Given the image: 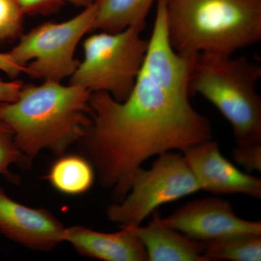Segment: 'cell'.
<instances>
[{
    "instance_id": "6da1fadb",
    "label": "cell",
    "mask_w": 261,
    "mask_h": 261,
    "mask_svg": "<svg viewBox=\"0 0 261 261\" xmlns=\"http://www.w3.org/2000/svg\"><path fill=\"white\" fill-rule=\"evenodd\" d=\"M190 99L159 87L142 70L123 102L107 92L91 93V123L80 142L113 202L126 197L147 160L213 139L211 121Z\"/></svg>"
},
{
    "instance_id": "7a4b0ae2",
    "label": "cell",
    "mask_w": 261,
    "mask_h": 261,
    "mask_svg": "<svg viewBox=\"0 0 261 261\" xmlns=\"http://www.w3.org/2000/svg\"><path fill=\"white\" fill-rule=\"evenodd\" d=\"M90 95L73 84H23L16 100L0 102V121L13 130L29 166L41 151L62 155L82 140L91 123Z\"/></svg>"
},
{
    "instance_id": "3957f363",
    "label": "cell",
    "mask_w": 261,
    "mask_h": 261,
    "mask_svg": "<svg viewBox=\"0 0 261 261\" xmlns=\"http://www.w3.org/2000/svg\"><path fill=\"white\" fill-rule=\"evenodd\" d=\"M168 37L184 56H232L260 42L261 0H164Z\"/></svg>"
},
{
    "instance_id": "277c9868",
    "label": "cell",
    "mask_w": 261,
    "mask_h": 261,
    "mask_svg": "<svg viewBox=\"0 0 261 261\" xmlns=\"http://www.w3.org/2000/svg\"><path fill=\"white\" fill-rule=\"evenodd\" d=\"M261 67L245 57H192L188 90L214 105L232 128L237 145L261 143Z\"/></svg>"
},
{
    "instance_id": "5b68a950",
    "label": "cell",
    "mask_w": 261,
    "mask_h": 261,
    "mask_svg": "<svg viewBox=\"0 0 261 261\" xmlns=\"http://www.w3.org/2000/svg\"><path fill=\"white\" fill-rule=\"evenodd\" d=\"M142 29L129 27L118 32H99L84 41V60L70 77V84L91 93L107 92L123 102L140 74L148 41Z\"/></svg>"
},
{
    "instance_id": "8992f818",
    "label": "cell",
    "mask_w": 261,
    "mask_h": 261,
    "mask_svg": "<svg viewBox=\"0 0 261 261\" xmlns=\"http://www.w3.org/2000/svg\"><path fill=\"white\" fill-rule=\"evenodd\" d=\"M96 10L94 3L66 21L41 24L22 34L8 53L32 78L61 83L71 76L80 63L75 58V49L84 36L91 32Z\"/></svg>"
},
{
    "instance_id": "52a82bcc",
    "label": "cell",
    "mask_w": 261,
    "mask_h": 261,
    "mask_svg": "<svg viewBox=\"0 0 261 261\" xmlns=\"http://www.w3.org/2000/svg\"><path fill=\"white\" fill-rule=\"evenodd\" d=\"M149 169L140 167L129 191L107 209V217L120 228H136L160 206L200 191V187L183 154H160Z\"/></svg>"
},
{
    "instance_id": "ba28073f",
    "label": "cell",
    "mask_w": 261,
    "mask_h": 261,
    "mask_svg": "<svg viewBox=\"0 0 261 261\" xmlns=\"http://www.w3.org/2000/svg\"><path fill=\"white\" fill-rule=\"evenodd\" d=\"M163 224L185 236L208 243L236 234H261L260 221H248L235 214L231 202L218 197H207L190 201L167 217H161Z\"/></svg>"
},
{
    "instance_id": "9c48e42d",
    "label": "cell",
    "mask_w": 261,
    "mask_h": 261,
    "mask_svg": "<svg viewBox=\"0 0 261 261\" xmlns=\"http://www.w3.org/2000/svg\"><path fill=\"white\" fill-rule=\"evenodd\" d=\"M181 152L201 190L214 195L243 194L260 199V178L243 172L230 162L216 141L211 139Z\"/></svg>"
},
{
    "instance_id": "30bf717a",
    "label": "cell",
    "mask_w": 261,
    "mask_h": 261,
    "mask_svg": "<svg viewBox=\"0 0 261 261\" xmlns=\"http://www.w3.org/2000/svg\"><path fill=\"white\" fill-rule=\"evenodd\" d=\"M65 228L44 208H32L12 200L0 186V233L35 250L49 251L64 242Z\"/></svg>"
},
{
    "instance_id": "8fae6325",
    "label": "cell",
    "mask_w": 261,
    "mask_h": 261,
    "mask_svg": "<svg viewBox=\"0 0 261 261\" xmlns=\"http://www.w3.org/2000/svg\"><path fill=\"white\" fill-rule=\"evenodd\" d=\"M156 14L142 71L163 89L190 97L192 57L178 54L170 42L164 0H156Z\"/></svg>"
},
{
    "instance_id": "7c38bea8",
    "label": "cell",
    "mask_w": 261,
    "mask_h": 261,
    "mask_svg": "<svg viewBox=\"0 0 261 261\" xmlns=\"http://www.w3.org/2000/svg\"><path fill=\"white\" fill-rule=\"evenodd\" d=\"M115 233L93 231L84 226L65 228L64 242L84 256L105 261H148L147 252L133 228Z\"/></svg>"
},
{
    "instance_id": "4fadbf2b",
    "label": "cell",
    "mask_w": 261,
    "mask_h": 261,
    "mask_svg": "<svg viewBox=\"0 0 261 261\" xmlns=\"http://www.w3.org/2000/svg\"><path fill=\"white\" fill-rule=\"evenodd\" d=\"M152 215L148 225L133 228L145 247L148 261H206L205 243L163 224L157 211Z\"/></svg>"
},
{
    "instance_id": "5bb4252c",
    "label": "cell",
    "mask_w": 261,
    "mask_h": 261,
    "mask_svg": "<svg viewBox=\"0 0 261 261\" xmlns=\"http://www.w3.org/2000/svg\"><path fill=\"white\" fill-rule=\"evenodd\" d=\"M155 0H99L91 32H118L129 27L143 30Z\"/></svg>"
},
{
    "instance_id": "9a60e30c",
    "label": "cell",
    "mask_w": 261,
    "mask_h": 261,
    "mask_svg": "<svg viewBox=\"0 0 261 261\" xmlns=\"http://www.w3.org/2000/svg\"><path fill=\"white\" fill-rule=\"evenodd\" d=\"M46 178L57 191L67 195H80L92 188L95 171L87 158L63 154L51 165Z\"/></svg>"
},
{
    "instance_id": "2e32d148",
    "label": "cell",
    "mask_w": 261,
    "mask_h": 261,
    "mask_svg": "<svg viewBox=\"0 0 261 261\" xmlns=\"http://www.w3.org/2000/svg\"><path fill=\"white\" fill-rule=\"evenodd\" d=\"M205 244L206 261L261 260V234L236 233Z\"/></svg>"
},
{
    "instance_id": "e0dca14e",
    "label": "cell",
    "mask_w": 261,
    "mask_h": 261,
    "mask_svg": "<svg viewBox=\"0 0 261 261\" xmlns=\"http://www.w3.org/2000/svg\"><path fill=\"white\" fill-rule=\"evenodd\" d=\"M13 164L29 166L25 158L15 143L13 130L4 122L0 121V175L8 181L17 183L18 177L10 171Z\"/></svg>"
},
{
    "instance_id": "ac0fdd59",
    "label": "cell",
    "mask_w": 261,
    "mask_h": 261,
    "mask_svg": "<svg viewBox=\"0 0 261 261\" xmlns=\"http://www.w3.org/2000/svg\"><path fill=\"white\" fill-rule=\"evenodd\" d=\"M24 16L15 0H0V44L22 35Z\"/></svg>"
},
{
    "instance_id": "d6986e66",
    "label": "cell",
    "mask_w": 261,
    "mask_h": 261,
    "mask_svg": "<svg viewBox=\"0 0 261 261\" xmlns=\"http://www.w3.org/2000/svg\"><path fill=\"white\" fill-rule=\"evenodd\" d=\"M235 162L247 171H261V143L237 145L232 149Z\"/></svg>"
},
{
    "instance_id": "ffe728a7",
    "label": "cell",
    "mask_w": 261,
    "mask_h": 261,
    "mask_svg": "<svg viewBox=\"0 0 261 261\" xmlns=\"http://www.w3.org/2000/svg\"><path fill=\"white\" fill-rule=\"evenodd\" d=\"M24 15H49L59 11L63 0H15Z\"/></svg>"
},
{
    "instance_id": "44dd1931",
    "label": "cell",
    "mask_w": 261,
    "mask_h": 261,
    "mask_svg": "<svg viewBox=\"0 0 261 261\" xmlns=\"http://www.w3.org/2000/svg\"><path fill=\"white\" fill-rule=\"evenodd\" d=\"M23 84L20 81L5 82L0 79V102H12L16 100Z\"/></svg>"
},
{
    "instance_id": "7402d4cb",
    "label": "cell",
    "mask_w": 261,
    "mask_h": 261,
    "mask_svg": "<svg viewBox=\"0 0 261 261\" xmlns=\"http://www.w3.org/2000/svg\"><path fill=\"white\" fill-rule=\"evenodd\" d=\"M0 70L10 78H15L22 73H25V70L17 64L8 53H0Z\"/></svg>"
},
{
    "instance_id": "603a6c76",
    "label": "cell",
    "mask_w": 261,
    "mask_h": 261,
    "mask_svg": "<svg viewBox=\"0 0 261 261\" xmlns=\"http://www.w3.org/2000/svg\"><path fill=\"white\" fill-rule=\"evenodd\" d=\"M63 1L69 2L75 6H83L84 8L94 3H97L99 0H63Z\"/></svg>"
}]
</instances>
